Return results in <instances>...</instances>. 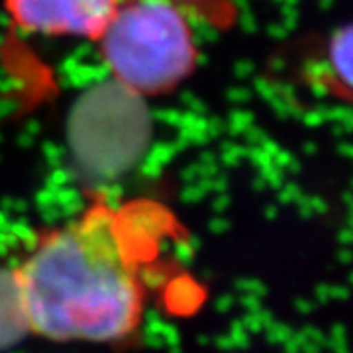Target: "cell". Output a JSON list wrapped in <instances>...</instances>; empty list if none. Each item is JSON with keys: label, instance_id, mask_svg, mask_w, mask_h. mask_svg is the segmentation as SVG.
Masks as SVG:
<instances>
[{"label": "cell", "instance_id": "3", "mask_svg": "<svg viewBox=\"0 0 353 353\" xmlns=\"http://www.w3.org/2000/svg\"><path fill=\"white\" fill-rule=\"evenodd\" d=\"M10 24L28 36L97 41L118 0H2Z\"/></svg>", "mask_w": 353, "mask_h": 353}, {"label": "cell", "instance_id": "4", "mask_svg": "<svg viewBox=\"0 0 353 353\" xmlns=\"http://www.w3.org/2000/svg\"><path fill=\"white\" fill-rule=\"evenodd\" d=\"M352 26L343 24L310 46L301 59L303 85L332 101L352 102Z\"/></svg>", "mask_w": 353, "mask_h": 353}, {"label": "cell", "instance_id": "5", "mask_svg": "<svg viewBox=\"0 0 353 353\" xmlns=\"http://www.w3.org/2000/svg\"><path fill=\"white\" fill-rule=\"evenodd\" d=\"M189 16L192 22L216 32H230L238 24L240 8L236 0H167Z\"/></svg>", "mask_w": 353, "mask_h": 353}, {"label": "cell", "instance_id": "1", "mask_svg": "<svg viewBox=\"0 0 353 353\" xmlns=\"http://www.w3.org/2000/svg\"><path fill=\"white\" fill-rule=\"evenodd\" d=\"M175 224L161 202H92L39 236L10 273L26 332L59 343H120L145 312L143 263Z\"/></svg>", "mask_w": 353, "mask_h": 353}, {"label": "cell", "instance_id": "2", "mask_svg": "<svg viewBox=\"0 0 353 353\" xmlns=\"http://www.w3.org/2000/svg\"><path fill=\"white\" fill-rule=\"evenodd\" d=\"M192 24L167 0H118L94 43L118 85L136 97L159 99L185 85L199 67Z\"/></svg>", "mask_w": 353, "mask_h": 353}]
</instances>
